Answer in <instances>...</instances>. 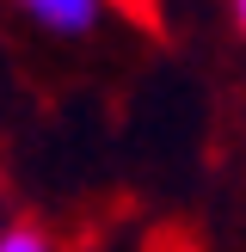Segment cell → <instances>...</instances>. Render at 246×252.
I'll list each match as a JSON object with an SVG mask.
<instances>
[{
    "instance_id": "6da1fadb",
    "label": "cell",
    "mask_w": 246,
    "mask_h": 252,
    "mask_svg": "<svg viewBox=\"0 0 246 252\" xmlns=\"http://www.w3.org/2000/svg\"><path fill=\"white\" fill-rule=\"evenodd\" d=\"M19 6L56 37H86L98 25V12H105V0H19Z\"/></svg>"
},
{
    "instance_id": "7a4b0ae2",
    "label": "cell",
    "mask_w": 246,
    "mask_h": 252,
    "mask_svg": "<svg viewBox=\"0 0 246 252\" xmlns=\"http://www.w3.org/2000/svg\"><path fill=\"white\" fill-rule=\"evenodd\" d=\"M0 252H62V246L49 240L37 221H6V228H0Z\"/></svg>"
},
{
    "instance_id": "3957f363",
    "label": "cell",
    "mask_w": 246,
    "mask_h": 252,
    "mask_svg": "<svg viewBox=\"0 0 246 252\" xmlns=\"http://www.w3.org/2000/svg\"><path fill=\"white\" fill-rule=\"evenodd\" d=\"M228 19H234V25L246 19V0H228Z\"/></svg>"
}]
</instances>
